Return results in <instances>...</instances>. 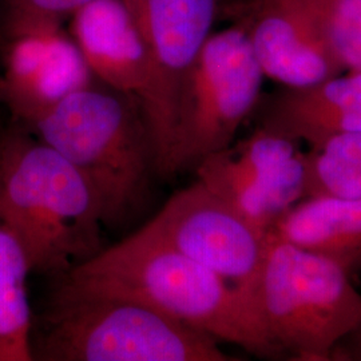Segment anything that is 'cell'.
<instances>
[{"instance_id":"8","label":"cell","mask_w":361,"mask_h":361,"mask_svg":"<svg viewBox=\"0 0 361 361\" xmlns=\"http://www.w3.org/2000/svg\"><path fill=\"white\" fill-rule=\"evenodd\" d=\"M142 229L253 300L268 233L250 224L200 180L174 194Z\"/></svg>"},{"instance_id":"10","label":"cell","mask_w":361,"mask_h":361,"mask_svg":"<svg viewBox=\"0 0 361 361\" xmlns=\"http://www.w3.org/2000/svg\"><path fill=\"white\" fill-rule=\"evenodd\" d=\"M224 8L244 30L264 77L305 87L343 73L305 0H228Z\"/></svg>"},{"instance_id":"19","label":"cell","mask_w":361,"mask_h":361,"mask_svg":"<svg viewBox=\"0 0 361 361\" xmlns=\"http://www.w3.org/2000/svg\"><path fill=\"white\" fill-rule=\"evenodd\" d=\"M361 360V323L335 349L332 359Z\"/></svg>"},{"instance_id":"15","label":"cell","mask_w":361,"mask_h":361,"mask_svg":"<svg viewBox=\"0 0 361 361\" xmlns=\"http://www.w3.org/2000/svg\"><path fill=\"white\" fill-rule=\"evenodd\" d=\"M30 273L23 246L0 207V361L34 359L27 295Z\"/></svg>"},{"instance_id":"12","label":"cell","mask_w":361,"mask_h":361,"mask_svg":"<svg viewBox=\"0 0 361 361\" xmlns=\"http://www.w3.org/2000/svg\"><path fill=\"white\" fill-rule=\"evenodd\" d=\"M67 30L98 82L142 104L150 55L125 0H91L71 15Z\"/></svg>"},{"instance_id":"11","label":"cell","mask_w":361,"mask_h":361,"mask_svg":"<svg viewBox=\"0 0 361 361\" xmlns=\"http://www.w3.org/2000/svg\"><path fill=\"white\" fill-rule=\"evenodd\" d=\"M0 99L22 126L97 82L63 25L4 38Z\"/></svg>"},{"instance_id":"3","label":"cell","mask_w":361,"mask_h":361,"mask_svg":"<svg viewBox=\"0 0 361 361\" xmlns=\"http://www.w3.org/2000/svg\"><path fill=\"white\" fill-rule=\"evenodd\" d=\"M23 128L86 178L104 222L123 221L142 207L157 171L147 118L135 97L97 80Z\"/></svg>"},{"instance_id":"5","label":"cell","mask_w":361,"mask_h":361,"mask_svg":"<svg viewBox=\"0 0 361 361\" xmlns=\"http://www.w3.org/2000/svg\"><path fill=\"white\" fill-rule=\"evenodd\" d=\"M219 340L116 297L55 301L39 355L50 361H232Z\"/></svg>"},{"instance_id":"14","label":"cell","mask_w":361,"mask_h":361,"mask_svg":"<svg viewBox=\"0 0 361 361\" xmlns=\"http://www.w3.org/2000/svg\"><path fill=\"white\" fill-rule=\"evenodd\" d=\"M269 233L350 271L361 264V198H304L286 210Z\"/></svg>"},{"instance_id":"17","label":"cell","mask_w":361,"mask_h":361,"mask_svg":"<svg viewBox=\"0 0 361 361\" xmlns=\"http://www.w3.org/2000/svg\"><path fill=\"white\" fill-rule=\"evenodd\" d=\"M343 73H361V0H305Z\"/></svg>"},{"instance_id":"13","label":"cell","mask_w":361,"mask_h":361,"mask_svg":"<svg viewBox=\"0 0 361 361\" xmlns=\"http://www.w3.org/2000/svg\"><path fill=\"white\" fill-rule=\"evenodd\" d=\"M258 126L310 146L361 133V73L345 71L305 87L283 86L261 104Z\"/></svg>"},{"instance_id":"9","label":"cell","mask_w":361,"mask_h":361,"mask_svg":"<svg viewBox=\"0 0 361 361\" xmlns=\"http://www.w3.org/2000/svg\"><path fill=\"white\" fill-rule=\"evenodd\" d=\"M297 143L258 126L244 141L201 159L197 180L268 233L305 195V157Z\"/></svg>"},{"instance_id":"6","label":"cell","mask_w":361,"mask_h":361,"mask_svg":"<svg viewBox=\"0 0 361 361\" xmlns=\"http://www.w3.org/2000/svg\"><path fill=\"white\" fill-rule=\"evenodd\" d=\"M264 79L241 27L212 32L180 85L168 177L232 145Z\"/></svg>"},{"instance_id":"1","label":"cell","mask_w":361,"mask_h":361,"mask_svg":"<svg viewBox=\"0 0 361 361\" xmlns=\"http://www.w3.org/2000/svg\"><path fill=\"white\" fill-rule=\"evenodd\" d=\"M77 297L128 298L253 355H283L243 289L145 229L65 273L56 300Z\"/></svg>"},{"instance_id":"7","label":"cell","mask_w":361,"mask_h":361,"mask_svg":"<svg viewBox=\"0 0 361 361\" xmlns=\"http://www.w3.org/2000/svg\"><path fill=\"white\" fill-rule=\"evenodd\" d=\"M221 0H125L146 42L150 79L142 107L157 174L168 177L180 85L219 13Z\"/></svg>"},{"instance_id":"16","label":"cell","mask_w":361,"mask_h":361,"mask_svg":"<svg viewBox=\"0 0 361 361\" xmlns=\"http://www.w3.org/2000/svg\"><path fill=\"white\" fill-rule=\"evenodd\" d=\"M304 157V198H361V133L340 134L312 145Z\"/></svg>"},{"instance_id":"18","label":"cell","mask_w":361,"mask_h":361,"mask_svg":"<svg viewBox=\"0 0 361 361\" xmlns=\"http://www.w3.org/2000/svg\"><path fill=\"white\" fill-rule=\"evenodd\" d=\"M91 0H3V38L42 26L63 25Z\"/></svg>"},{"instance_id":"4","label":"cell","mask_w":361,"mask_h":361,"mask_svg":"<svg viewBox=\"0 0 361 361\" xmlns=\"http://www.w3.org/2000/svg\"><path fill=\"white\" fill-rule=\"evenodd\" d=\"M252 297L271 343L298 360H332L361 323V293L347 269L269 232Z\"/></svg>"},{"instance_id":"2","label":"cell","mask_w":361,"mask_h":361,"mask_svg":"<svg viewBox=\"0 0 361 361\" xmlns=\"http://www.w3.org/2000/svg\"><path fill=\"white\" fill-rule=\"evenodd\" d=\"M0 207L31 271H65L97 255L98 197L65 157L25 128L0 133Z\"/></svg>"}]
</instances>
